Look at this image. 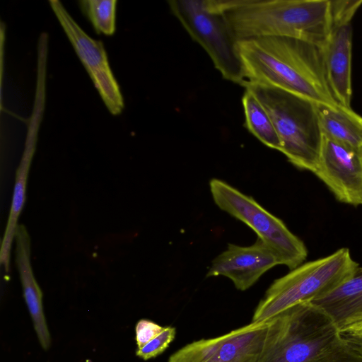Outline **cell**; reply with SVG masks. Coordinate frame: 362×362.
Instances as JSON below:
<instances>
[{"instance_id":"9c48e42d","label":"cell","mask_w":362,"mask_h":362,"mask_svg":"<svg viewBox=\"0 0 362 362\" xmlns=\"http://www.w3.org/2000/svg\"><path fill=\"white\" fill-rule=\"evenodd\" d=\"M49 4L107 110L113 115H119L124 107V98L103 42L90 37L61 1L49 0Z\"/></svg>"},{"instance_id":"e0dca14e","label":"cell","mask_w":362,"mask_h":362,"mask_svg":"<svg viewBox=\"0 0 362 362\" xmlns=\"http://www.w3.org/2000/svg\"><path fill=\"white\" fill-rule=\"evenodd\" d=\"M242 103L248 131L267 146L280 151L281 144L278 134L262 103L247 89L243 94Z\"/></svg>"},{"instance_id":"6da1fadb","label":"cell","mask_w":362,"mask_h":362,"mask_svg":"<svg viewBox=\"0 0 362 362\" xmlns=\"http://www.w3.org/2000/svg\"><path fill=\"white\" fill-rule=\"evenodd\" d=\"M241 86L279 88L317 104L341 107L325 74L322 48L296 38L262 37L239 40Z\"/></svg>"},{"instance_id":"ac0fdd59","label":"cell","mask_w":362,"mask_h":362,"mask_svg":"<svg viewBox=\"0 0 362 362\" xmlns=\"http://www.w3.org/2000/svg\"><path fill=\"white\" fill-rule=\"evenodd\" d=\"M83 15L98 34L112 35L116 30L117 0H80Z\"/></svg>"},{"instance_id":"7a4b0ae2","label":"cell","mask_w":362,"mask_h":362,"mask_svg":"<svg viewBox=\"0 0 362 362\" xmlns=\"http://www.w3.org/2000/svg\"><path fill=\"white\" fill-rule=\"evenodd\" d=\"M237 41L296 38L323 48L332 27L331 0H214Z\"/></svg>"},{"instance_id":"603a6c76","label":"cell","mask_w":362,"mask_h":362,"mask_svg":"<svg viewBox=\"0 0 362 362\" xmlns=\"http://www.w3.org/2000/svg\"><path fill=\"white\" fill-rule=\"evenodd\" d=\"M339 332L362 334V313L348 321Z\"/></svg>"},{"instance_id":"ba28073f","label":"cell","mask_w":362,"mask_h":362,"mask_svg":"<svg viewBox=\"0 0 362 362\" xmlns=\"http://www.w3.org/2000/svg\"><path fill=\"white\" fill-rule=\"evenodd\" d=\"M332 27L322 48L326 81L329 89L342 107L352 109V25L362 0H331Z\"/></svg>"},{"instance_id":"277c9868","label":"cell","mask_w":362,"mask_h":362,"mask_svg":"<svg viewBox=\"0 0 362 362\" xmlns=\"http://www.w3.org/2000/svg\"><path fill=\"white\" fill-rule=\"evenodd\" d=\"M245 88L272 119L281 141L280 151L297 168L314 173L323 141L317 103L279 88L257 85Z\"/></svg>"},{"instance_id":"5bb4252c","label":"cell","mask_w":362,"mask_h":362,"mask_svg":"<svg viewBox=\"0 0 362 362\" xmlns=\"http://www.w3.org/2000/svg\"><path fill=\"white\" fill-rule=\"evenodd\" d=\"M15 261L40 344L44 350L51 345V337L42 306V292L35 278L30 262V238L24 225L18 224L16 234Z\"/></svg>"},{"instance_id":"d6986e66","label":"cell","mask_w":362,"mask_h":362,"mask_svg":"<svg viewBox=\"0 0 362 362\" xmlns=\"http://www.w3.org/2000/svg\"><path fill=\"white\" fill-rule=\"evenodd\" d=\"M176 334L175 328L165 327L163 331L155 338L136 351V356L148 360L161 354L174 340Z\"/></svg>"},{"instance_id":"3957f363","label":"cell","mask_w":362,"mask_h":362,"mask_svg":"<svg viewBox=\"0 0 362 362\" xmlns=\"http://www.w3.org/2000/svg\"><path fill=\"white\" fill-rule=\"evenodd\" d=\"M268 322L263 345L250 362H315L343 343L331 317L312 302L290 307Z\"/></svg>"},{"instance_id":"8992f818","label":"cell","mask_w":362,"mask_h":362,"mask_svg":"<svg viewBox=\"0 0 362 362\" xmlns=\"http://www.w3.org/2000/svg\"><path fill=\"white\" fill-rule=\"evenodd\" d=\"M209 186L215 204L251 228L276 255L280 264L293 270L303 264L307 248L281 219L225 181L214 178Z\"/></svg>"},{"instance_id":"2e32d148","label":"cell","mask_w":362,"mask_h":362,"mask_svg":"<svg viewBox=\"0 0 362 362\" xmlns=\"http://www.w3.org/2000/svg\"><path fill=\"white\" fill-rule=\"evenodd\" d=\"M323 136L356 150H362V117L353 109L317 104Z\"/></svg>"},{"instance_id":"ffe728a7","label":"cell","mask_w":362,"mask_h":362,"mask_svg":"<svg viewBox=\"0 0 362 362\" xmlns=\"http://www.w3.org/2000/svg\"><path fill=\"white\" fill-rule=\"evenodd\" d=\"M157 323L146 319L138 321L135 327V339L137 349H140L155 338L163 329Z\"/></svg>"},{"instance_id":"52a82bcc","label":"cell","mask_w":362,"mask_h":362,"mask_svg":"<svg viewBox=\"0 0 362 362\" xmlns=\"http://www.w3.org/2000/svg\"><path fill=\"white\" fill-rule=\"evenodd\" d=\"M169 7L192 38L207 52L223 78L242 84L243 69L233 36L223 15L207 0H170Z\"/></svg>"},{"instance_id":"30bf717a","label":"cell","mask_w":362,"mask_h":362,"mask_svg":"<svg viewBox=\"0 0 362 362\" xmlns=\"http://www.w3.org/2000/svg\"><path fill=\"white\" fill-rule=\"evenodd\" d=\"M269 322H252L223 335L193 341L168 362H250L260 351Z\"/></svg>"},{"instance_id":"4fadbf2b","label":"cell","mask_w":362,"mask_h":362,"mask_svg":"<svg viewBox=\"0 0 362 362\" xmlns=\"http://www.w3.org/2000/svg\"><path fill=\"white\" fill-rule=\"evenodd\" d=\"M45 91L36 90L33 111L28 124L25 148L16 173L11 210L1 243L0 262L6 272H8L10 268L11 245L18 225V217L25 200L27 180L36 148L37 134L45 110Z\"/></svg>"},{"instance_id":"5b68a950","label":"cell","mask_w":362,"mask_h":362,"mask_svg":"<svg viewBox=\"0 0 362 362\" xmlns=\"http://www.w3.org/2000/svg\"><path fill=\"white\" fill-rule=\"evenodd\" d=\"M358 264L348 248L300 264L274 281L255 310L252 322H266L296 304L311 302L354 276Z\"/></svg>"},{"instance_id":"9a60e30c","label":"cell","mask_w":362,"mask_h":362,"mask_svg":"<svg viewBox=\"0 0 362 362\" xmlns=\"http://www.w3.org/2000/svg\"><path fill=\"white\" fill-rule=\"evenodd\" d=\"M311 302L328 314L340 329L362 313V267L337 288Z\"/></svg>"},{"instance_id":"7c38bea8","label":"cell","mask_w":362,"mask_h":362,"mask_svg":"<svg viewBox=\"0 0 362 362\" xmlns=\"http://www.w3.org/2000/svg\"><path fill=\"white\" fill-rule=\"evenodd\" d=\"M277 264L280 263L276 255L257 238L250 246L228 244L227 249L212 261L206 276H226L237 289L245 291Z\"/></svg>"},{"instance_id":"8fae6325","label":"cell","mask_w":362,"mask_h":362,"mask_svg":"<svg viewBox=\"0 0 362 362\" xmlns=\"http://www.w3.org/2000/svg\"><path fill=\"white\" fill-rule=\"evenodd\" d=\"M314 174L340 202L362 205V150L348 148L323 136Z\"/></svg>"},{"instance_id":"44dd1931","label":"cell","mask_w":362,"mask_h":362,"mask_svg":"<svg viewBox=\"0 0 362 362\" xmlns=\"http://www.w3.org/2000/svg\"><path fill=\"white\" fill-rule=\"evenodd\" d=\"M315 362H362V357L343 341L338 348Z\"/></svg>"},{"instance_id":"7402d4cb","label":"cell","mask_w":362,"mask_h":362,"mask_svg":"<svg viewBox=\"0 0 362 362\" xmlns=\"http://www.w3.org/2000/svg\"><path fill=\"white\" fill-rule=\"evenodd\" d=\"M343 341L362 357V334L339 332Z\"/></svg>"}]
</instances>
